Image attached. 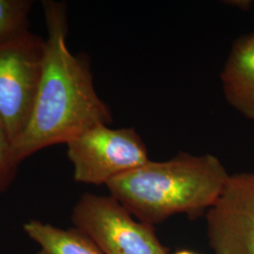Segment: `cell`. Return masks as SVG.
Returning <instances> with one entry per match:
<instances>
[{
    "label": "cell",
    "instance_id": "cell-1",
    "mask_svg": "<svg viewBox=\"0 0 254 254\" xmlns=\"http://www.w3.org/2000/svg\"><path fill=\"white\" fill-rule=\"evenodd\" d=\"M47 28L46 58L36 100L24 133L12 144L16 163L49 146L67 144L98 125L109 126L112 114L95 91L89 59L67 46V6L42 1Z\"/></svg>",
    "mask_w": 254,
    "mask_h": 254
},
{
    "label": "cell",
    "instance_id": "cell-2",
    "mask_svg": "<svg viewBox=\"0 0 254 254\" xmlns=\"http://www.w3.org/2000/svg\"><path fill=\"white\" fill-rule=\"evenodd\" d=\"M229 176L215 155L182 152L167 161L150 160L112 179L107 188L134 217L154 226L176 214L208 211Z\"/></svg>",
    "mask_w": 254,
    "mask_h": 254
},
{
    "label": "cell",
    "instance_id": "cell-3",
    "mask_svg": "<svg viewBox=\"0 0 254 254\" xmlns=\"http://www.w3.org/2000/svg\"><path fill=\"white\" fill-rule=\"evenodd\" d=\"M46 58V41L27 31L0 40V120L13 142L31 117Z\"/></svg>",
    "mask_w": 254,
    "mask_h": 254
},
{
    "label": "cell",
    "instance_id": "cell-4",
    "mask_svg": "<svg viewBox=\"0 0 254 254\" xmlns=\"http://www.w3.org/2000/svg\"><path fill=\"white\" fill-rule=\"evenodd\" d=\"M77 183L107 186L112 179L150 161L144 141L134 128L91 127L67 144Z\"/></svg>",
    "mask_w": 254,
    "mask_h": 254
},
{
    "label": "cell",
    "instance_id": "cell-5",
    "mask_svg": "<svg viewBox=\"0 0 254 254\" xmlns=\"http://www.w3.org/2000/svg\"><path fill=\"white\" fill-rule=\"evenodd\" d=\"M72 221L105 254H167L153 226L136 220L110 195L83 194L73 208Z\"/></svg>",
    "mask_w": 254,
    "mask_h": 254
},
{
    "label": "cell",
    "instance_id": "cell-6",
    "mask_svg": "<svg viewBox=\"0 0 254 254\" xmlns=\"http://www.w3.org/2000/svg\"><path fill=\"white\" fill-rule=\"evenodd\" d=\"M206 219L214 254H254V173L230 175Z\"/></svg>",
    "mask_w": 254,
    "mask_h": 254
},
{
    "label": "cell",
    "instance_id": "cell-7",
    "mask_svg": "<svg viewBox=\"0 0 254 254\" xmlns=\"http://www.w3.org/2000/svg\"><path fill=\"white\" fill-rule=\"evenodd\" d=\"M220 79L228 104L254 121V32L233 43Z\"/></svg>",
    "mask_w": 254,
    "mask_h": 254
},
{
    "label": "cell",
    "instance_id": "cell-8",
    "mask_svg": "<svg viewBox=\"0 0 254 254\" xmlns=\"http://www.w3.org/2000/svg\"><path fill=\"white\" fill-rule=\"evenodd\" d=\"M23 230L39 246L36 254H105L90 236L74 226L63 229L30 219Z\"/></svg>",
    "mask_w": 254,
    "mask_h": 254
},
{
    "label": "cell",
    "instance_id": "cell-9",
    "mask_svg": "<svg viewBox=\"0 0 254 254\" xmlns=\"http://www.w3.org/2000/svg\"><path fill=\"white\" fill-rule=\"evenodd\" d=\"M33 3L31 0H0V40L29 31L28 15Z\"/></svg>",
    "mask_w": 254,
    "mask_h": 254
},
{
    "label": "cell",
    "instance_id": "cell-10",
    "mask_svg": "<svg viewBox=\"0 0 254 254\" xmlns=\"http://www.w3.org/2000/svg\"><path fill=\"white\" fill-rule=\"evenodd\" d=\"M18 166L13 158L12 142L0 120V193L9 190L16 177Z\"/></svg>",
    "mask_w": 254,
    "mask_h": 254
},
{
    "label": "cell",
    "instance_id": "cell-11",
    "mask_svg": "<svg viewBox=\"0 0 254 254\" xmlns=\"http://www.w3.org/2000/svg\"><path fill=\"white\" fill-rule=\"evenodd\" d=\"M228 5H232L237 7L239 9H249L252 6V1H248V0H236V1H227L226 2Z\"/></svg>",
    "mask_w": 254,
    "mask_h": 254
},
{
    "label": "cell",
    "instance_id": "cell-12",
    "mask_svg": "<svg viewBox=\"0 0 254 254\" xmlns=\"http://www.w3.org/2000/svg\"><path fill=\"white\" fill-rule=\"evenodd\" d=\"M193 254V253H191V252H189V251H181V252H178V253H176V254Z\"/></svg>",
    "mask_w": 254,
    "mask_h": 254
}]
</instances>
